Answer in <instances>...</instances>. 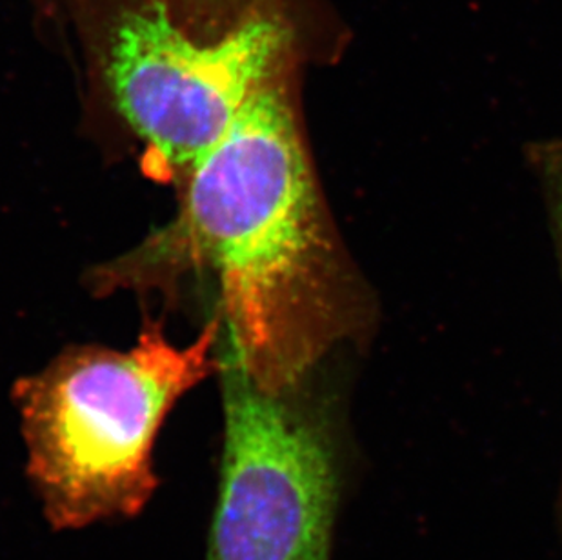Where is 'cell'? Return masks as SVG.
<instances>
[{
  "instance_id": "cell-1",
  "label": "cell",
  "mask_w": 562,
  "mask_h": 560,
  "mask_svg": "<svg viewBox=\"0 0 562 560\" xmlns=\"http://www.w3.org/2000/svg\"><path fill=\"white\" fill-rule=\"evenodd\" d=\"M297 66L255 90L190 169L182 227L217 277L234 357L281 395L308 365L323 313L324 240L299 124Z\"/></svg>"
},
{
  "instance_id": "cell-2",
  "label": "cell",
  "mask_w": 562,
  "mask_h": 560,
  "mask_svg": "<svg viewBox=\"0 0 562 560\" xmlns=\"http://www.w3.org/2000/svg\"><path fill=\"white\" fill-rule=\"evenodd\" d=\"M324 24L317 0H49L44 41L157 159L190 171L266 79L328 48Z\"/></svg>"
},
{
  "instance_id": "cell-3",
  "label": "cell",
  "mask_w": 562,
  "mask_h": 560,
  "mask_svg": "<svg viewBox=\"0 0 562 560\" xmlns=\"http://www.w3.org/2000/svg\"><path fill=\"white\" fill-rule=\"evenodd\" d=\"M218 323L190 346L148 324L130 351L66 354L21 382L16 401L27 471L55 528L132 517L157 479L151 449L176 402L213 368Z\"/></svg>"
},
{
  "instance_id": "cell-4",
  "label": "cell",
  "mask_w": 562,
  "mask_h": 560,
  "mask_svg": "<svg viewBox=\"0 0 562 560\" xmlns=\"http://www.w3.org/2000/svg\"><path fill=\"white\" fill-rule=\"evenodd\" d=\"M207 560H329L339 477L323 432L229 355Z\"/></svg>"
},
{
  "instance_id": "cell-5",
  "label": "cell",
  "mask_w": 562,
  "mask_h": 560,
  "mask_svg": "<svg viewBox=\"0 0 562 560\" xmlns=\"http://www.w3.org/2000/svg\"><path fill=\"white\" fill-rule=\"evenodd\" d=\"M27 2H33V0H27Z\"/></svg>"
}]
</instances>
